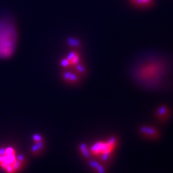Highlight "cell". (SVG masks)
Returning a JSON list of instances; mask_svg holds the SVG:
<instances>
[{"label": "cell", "instance_id": "obj_10", "mask_svg": "<svg viewBox=\"0 0 173 173\" xmlns=\"http://www.w3.org/2000/svg\"><path fill=\"white\" fill-rule=\"evenodd\" d=\"M95 170H96V172L98 173H105L104 167H103V166H102V165H99V166L97 167V168L95 169Z\"/></svg>", "mask_w": 173, "mask_h": 173}, {"label": "cell", "instance_id": "obj_7", "mask_svg": "<svg viewBox=\"0 0 173 173\" xmlns=\"http://www.w3.org/2000/svg\"><path fill=\"white\" fill-rule=\"evenodd\" d=\"M131 3L137 7H149L153 5V0H133Z\"/></svg>", "mask_w": 173, "mask_h": 173}, {"label": "cell", "instance_id": "obj_3", "mask_svg": "<svg viewBox=\"0 0 173 173\" xmlns=\"http://www.w3.org/2000/svg\"><path fill=\"white\" fill-rule=\"evenodd\" d=\"M25 164V156L17 154L14 147H0V167L5 172L18 173Z\"/></svg>", "mask_w": 173, "mask_h": 173}, {"label": "cell", "instance_id": "obj_4", "mask_svg": "<svg viewBox=\"0 0 173 173\" xmlns=\"http://www.w3.org/2000/svg\"><path fill=\"white\" fill-rule=\"evenodd\" d=\"M117 140L115 137H112L108 140L95 142L89 149L90 155L96 156L101 161H107L114 152L116 147Z\"/></svg>", "mask_w": 173, "mask_h": 173}, {"label": "cell", "instance_id": "obj_1", "mask_svg": "<svg viewBox=\"0 0 173 173\" xmlns=\"http://www.w3.org/2000/svg\"><path fill=\"white\" fill-rule=\"evenodd\" d=\"M164 73L163 63L158 59H149L140 63L134 70V78L145 88H156L159 84Z\"/></svg>", "mask_w": 173, "mask_h": 173}, {"label": "cell", "instance_id": "obj_8", "mask_svg": "<svg viewBox=\"0 0 173 173\" xmlns=\"http://www.w3.org/2000/svg\"><path fill=\"white\" fill-rule=\"evenodd\" d=\"M156 115L159 118V120H165L167 118V116L169 115V110L168 108L166 106H161L159 107L156 112Z\"/></svg>", "mask_w": 173, "mask_h": 173}, {"label": "cell", "instance_id": "obj_9", "mask_svg": "<svg viewBox=\"0 0 173 173\" xmlns=\"http://www.w3.org/2000/svg\"><path fill=\"white\" fill-rule=\"evenodd\" d=\"M63 76L65 79L66 81H68L70 83H76L78 82V76L74 75L73 73L71 72H69V71H67V72H64Z\"/></svg>", "mask_w": 173, "mask_h": 173}, {"label": "cell", "instance_id": "obj_6", "mask_svg": "<svg viewBox=\"0 0 173 173\" xmlns=\"http://www.w3.org/2000/svg\"><path fill=\"white\" fill-rule=\"evenodd\" d=\"M140 132L150 139H156L159 135L158 131L151 127H143L140 128Z\"/></svg>", "mask_w": 173, "mask_h": 173}, {"label": "cell", "instance_id": "obj_2", "mask_svg": "<svg viewBox=\"0 0 173 173\" xmlns=\"http://www.w3.org/2000/svg\"><path fill=\"white\" fill-rule=\"evenodd\" d=\"M18 31L12 19H0V59H8L15 53Z\"/></svg>", "mask_w": 173, "mask_h": 173}, {"label": "cell", "instance_id": "obj_5", "mask_svg": "<svg viewBox=\"0 0 173 173\" xmlns=\"http://www.w3.org/2000/svg\"><path fill=\"white\" fill-rule=\"evenodd\" d=\"M33 140L35 141L36 144L33 147V148L31 149V152H32L34 154H39L41 150L43 148V139L39 135H35L33 136Z\"/></svg>", "mask_w": 173, "mask_h": 173}]
</instances>
